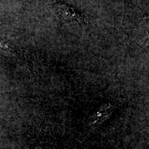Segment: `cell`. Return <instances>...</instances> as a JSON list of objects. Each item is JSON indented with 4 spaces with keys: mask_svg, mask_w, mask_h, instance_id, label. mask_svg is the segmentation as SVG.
Listing matches in <instances>:
<instances>
[{
    "mask_svg": "<svg viewBox=\"0 0 149 149\" xmlns=\"http://www.w3.org/2000/svg\"><path fill=\"white\" fill-rule=\"evenodd\" d=\"M0 48L6 52L12 54L15 57H20V51L17 49V47H15L13 44H11L10 42H4V41L0 42Z\"/></svg>",
    "mask_w": 149,
    "mask_h": 149,
    "instance_id": "3",
    "label": "cell"
},
{
    "mask_svg": "<svg viewBox=\"0 0 149 149\" xmlns=\"http://www.w3.org/2000/svg\"><path fill=\"white\" fill-rule=\"evenodd\" d=\"M115 107L111 104H106L102 106L98 111L91 117L90 124L91 126L100 125L109 119L113 112L114 111Z\"/></svg>",
    "mask_w": 149,
    "mask_h": 149,
    "instance_id": "2",
    "label": "cell"
},
{
    "mask_svg": "<svg viewBox=\"0 0 149 149\" xmlns=\"http://www.w3.org/2000/svg\"><path fill=\"white\" fill-rule=\"evenodd\" d=\"M34 149H42V148L40 146H37L35 147Z\"/></svg>",
    "mask_w": 149,
    "mask_h": 149,
    "instance_id": "4",
    "label": "cell"
},
{
    "mask_svg": "<svg viewBox=\"0 0 149 149\" xmlns=\"http://www.w3.org/2000/svg\"><path fill=\"white\" fill-rule=\"evenodd\" d=\"M55 13L58 17L67 23L75 22L79 24H85L87 19L79 10L64 2H57L55 6Z\"/></svg>",
    "mask_w": 149,
    "mask_h": 149,
    "instance_id": "1",
    "label": "cell"
}]
</instances>
